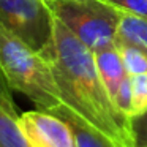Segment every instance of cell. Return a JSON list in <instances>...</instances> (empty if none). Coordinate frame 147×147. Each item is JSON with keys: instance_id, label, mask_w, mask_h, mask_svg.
<instances>
[{"instance_id": "1", "label": "cell", "mask_w": 147, "mask_h": 147, "mask_svg": "<svg viewBox=\"0 0 147 147\" xmlns=\"http://www.w3.org/2000/svg\"><path fill=\"white\" fill-rule=\"evenodd\" d=\"M40 54L51 67L63 103L87 128L112 147H134L131 120L114 106L100 78L93 52L60 21L55 19L52 40Z\"/></svg>"}, {"instance_id": "2", "label": "cell", "mask_w": 147, "mask_h": 147, "mask_svg": "<svg viewBox=\"0 0 147 147\" xmlns=\"http://www.w3.org/2000/svg\"><path fill=\"white\" fill-rule=\"evenodd\" d=\"M0 68L11 90L26 95L36 109L51 112L63 105L49 63L40 52L0 26Z\"/></svg>"}, {"instance_id": "3", "label": "cell", "mask_w": 147, "mask_h": 147, "mask_svg": "<svg viewBox=\"0 0 147 147\" xmlns=\"http://www.w3.org/2000/svg\"><path fill=\"white\" fill-rule=\"evenodd\" d=\"M46 3L55 19L92 52L114 46L122 11L106 0H46Z\"/></svg>"}, {"instance_id": "4", "label": "cell", "mask_w": 147, "mask_h": 147, "mask_svg": "<svg viewBox=\"0 0 147 147\" xmlns=\"http://www.w3.org/2000/svg\"><path fill=\"white\" fill-rule=\"evenodd\" d=\"M54 22L46 0H0V26L35 52L51 43Z\"/></svg>"}, {"instance_id": "5", "label": "cell", "mask_w": 147, "mask_h": 147, "mask_svg": "<svg viewBox=\"0 0 147 147\" xmlns=\"http://www.w3.org/2000/svg\"><path fill=\"white\" fill-rule=\"evenodd\" d=\"M30 147H78L73 130L63 119L46 111H27L16 117Z\"/></svg>"}, {"instance_id": "6", "label": "cell", "mask_w": 147, "mask_h": 147, "mask_svg": "<svg viewBox=\"0 0 147 147\" xmlns=\"http://www.w3.org/2000/svg\"><path fill=\"white\" fill-rule=\"evenodd\" d=\"M93 57H95L100 78H101L103 84H105L106 90H108L112 103H114V98L119 92L120 84L128 78V73L123 67L120 54H119L115 46H111V48L93 52Z\"/></svg>"}, {"instance_id": "7", "label": "cell", "mask_w": 147, "mask_h": 147, "mask_svg": "<svg viewBox=\"0 0 147 147\" xmlns=\"http://www.w3.org/2000/svg\"><path fill=\"white\" fill-rule=\"evenodd\" d=\"M51 114H55L57 117L63 119L70 125V128L74 133V138H76L78 147H112L100 134H96L95 131L87 128L86 123L82 122V119L65 103L62 106H59V108H55L54 111H51Z\"/></svg>"}, {"instance_id": "8", "label": "cell", "mask_w": 147, "mask_h": 147, "mask_svg": "<svg viewBox=\"0 0 147 147\" xmlns=\"http://www.w3.org/2000/svg\"><path fill=\"white\" fill-rule=\"evenodd\" d=\"M115 41H125L147 49V19L136 14L122 13Z\"/></svg>"}, {"instance_id": "9", "label": "cell", "mask_w": 147, "mask_h": 147, "mask_svg": "<svg viewBox=\"0 0 147 147\" xmlns=\"http://www.w3.org/2000/svg\"><path fill=\"white\" fill-rule=\"evenodd\" d=\"M114 46L120 54L128 76L147 73V49L125 41H115Z\"/></svg>"}, {"instance_id": "10", "label": "cell", "mask_w": 147, "mask_h": 147, "mask_svg": "<svg viewBox=\"0 0 147 147\" xmlns=\"http://www.w3.org/2000/svg\"><path fill=\"white\" fill-rule=\"evenodd\" d=\"M0 147H30L18 127L16 117L0 106Z\"/></svg>"}, {"instance_id": "11", "label": "cell", "mask_w": 147, "mask_h": 147, "mask_svg": "<svg viewBox=\"0 0 147 147\" xmlns=\"http://www.w3.org/2000/svg\"><path fill=\"white\" fill-rule=\"evenodd\" d=\"M131 86V119L147 111V73L130 76Z\"/></svg>"}, {"instance_id": "12", "label": "cell", "mask_w": 147, "mask_h": 147, "mask_svg": "<svg viewBox=\"0 0 147 147\" xmlns=\"http://www.w3.org/2000/svg\"><path fill=\"white\" fill-rule=\"evenodd\" d=\"M106 2L120 10L122 13L136 14L147 19V0H106Z\"/></svg>"}, {"instance_id": "13", "label": "cell", "mask_w": 147, "mask_h": 147, "mask_svg": "<svg viewBox=\"0 0 147 147\" xmlns=\"http://www.w3.org/2000/svg\"><path fill=\"white\" fill-rule=\"evenodd\" d=\"M131 133L134 147H147V111L142 115L131 119Z\"/></svg>"}, {"instance_id": "14", "label": "cell", "mask_w": 147, "mask_h": 147, "mask_svg": "<svg viewBox=\"0 0 147 147\" xmlns=\"http://www.w3.org/2000/svg\"><path fill=\"white\" fill-rule=\"evenodd\" d=\"M11 92H13V90L10 89L3 73H2V68H0V106H2L7 112H10L11 115L18 117L19 112H18V106L13 100V93Z\"/></svg>"}]
</instances>
